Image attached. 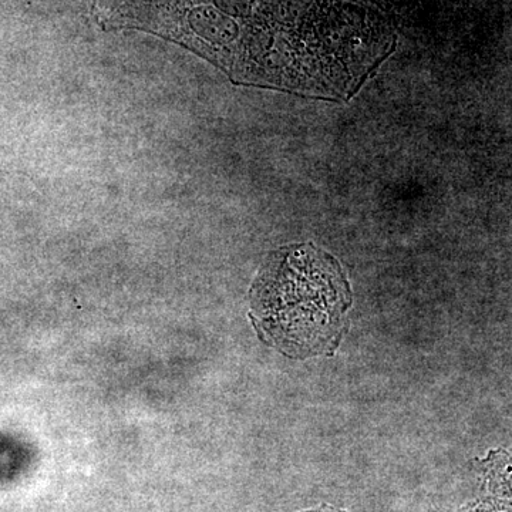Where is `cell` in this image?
Segmentation results:
<instances>
[{
    "label": "cell",
    "instance_id": "1",
    "mask_svg": "<svg viewBox=\"0 0 512 512\" xmlns=\"http://www.w3.org/2000/svg\"><path fill=\"white\" fill-rule=\"evenodd\" d=\"M350 288L338 261L311 245L275 252L252 288V322L285 355L305 359L338 348Z\"/></svg>",
    "mask_w": 512,
    "mask_h": 512
},
{
    "label": "cell",
    "instance_id": "2",
    "mask_svg": "<svg viewBox=\"0 0 512 512\" xmlns=\"http://www.w3.org/2000/svg\"><path fill=\"white\" fill-rule=\"evenodd\" d=\"M305 512H345V511L336 510V508L329 507V505H323V507L315 508V510L305 511Z\"/></svg>",
    "mask_w": 512,
    "mask_h": 512
}]
</instances>
